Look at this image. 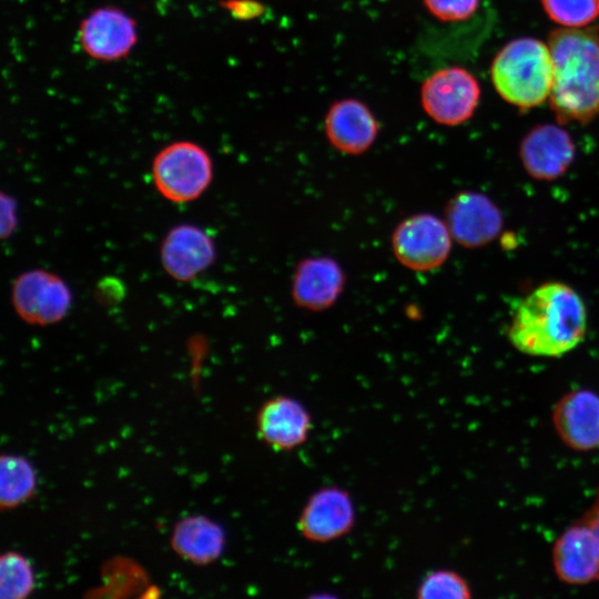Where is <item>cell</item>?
I'll return each mask as SVG.
<instances>
[{
    "label": "cell",
    "instance_id": "cell-7",
    "mask_svg": "<svg viewBox=\"0 0 599 599\" xmlns=\"http://www.w3.org/2000/svg\"><path fill=\"white\" fill-rule=\"evenodd\" d=\"M11 303L18 316L31 325H52L62 321L72 305L67 283L47 270L21 273L11 288Z\"/></svg>",
    "mask_w": 599,
    "mask_h": 599
},
{
    "label": "cell",
    "instance_id": "cell-12",
    "mask_svg": "<svg viewBox=\"0 0 599 599\" xmlns=\"http://www.w3.org/2000/svg\"><path fill=\"white\" fill-rule=\"evenodd\" d=\"M379 129L374 112L356 98L334 101L324 115V133L328 143L347 155L367 152L375 143Z\"/></svg>",
    "mask_w": 599,
    "mask_h": 599
},
{
    "label": "cell",
    "instance_id": "cell-23",
    "mask_svg": "<svg viewBox=\"0 0 599 599\" xmlns=\"http://www.w3.org/2000/svg\"><path fill=\"white\" fill-rule=\"evenodd\" d=\"M427 12L441 22H459L470 18L479 0H422Z\"/></svg>",
    "mask_w": 599,
    "mask_h": 599
},
{
    "label": "cell",
    "instance_id": "cell-4",
    "mask_svg": "<svg viewBox=\"0 0 599 599\" xmlns=\"http://www.w3.org/2000/svg\"><path fill=\"white\" fill-rule=\"evenodd\" d=\"M213 179L210 154L192 141H175L162 148L152 162V180L167 201L186 203L199 199Z\"/></svg>",
    "mask_w": 599,
    "mask_h": 599
},
{
    "label": "cell",
    "instance_id": "cell-9",
    "mask_svg": "<svg viewBox=\"0 0 599 599\" xmlns=\"http://www.w3.org/2000/svg\"><path fill=\"white\" fill-rule=\"evenodd\" d=\"M355 520L356 510L349 493L337 486H326L306 500L297 529L307 541L326 544L347 535Z\"/></svg>",
    "mask_w": 599,
    "mask_h": 599
},
{
    "label": "cell",
    "instance_id": "cell-6",
    "mask_svg": "<svg viewBox=\"0 0 599 599\" xmlns=\"http://www.w3.org/2000/svg\"><path fill=\"white\" fill-rule=\"evenodd\" d=\"M480 95L477 80L459 67L440 68L423 81L419 90L424 112L436 123L458 125L474 113Z\"/></svg>",
    "mask_w": 599,
    "mask_h": 599
},
{
    "label": "cell",
    "instance_id": "cell-18",
    "mask_svg": "<svg viewBox=\"0 0 599 599\" xmlns=\"http://www.w3.org/2000/svg\"><path fill=\"white\" fill-rule=\"evenodd\" d=\"M226 542L222 526L202 515L181 519L172 531L171 546L175 554L194 565H209L224 551Z\"/></svg>",
    "mask_w": 599,
    "mask_h": 599
},
{
    "label": "cell",
    "instance_id": "cell-15",
    "mask_svg": "<svg viewBox=\"0 0 599 599\" xmlns=\"http://www.w3.org/2000/svg\"><path fill=\"white\" fill-rule=\"evenodd\" d=\"M215 257L216 250L212 237L192 224L172 227L160 248L164 271L180 282L195 278L214 263Z\"/></svg>",
    "mask_w": 599,
    "mask_h": 599
},
{
    "label": "cell",
    "instance_id": "cell-3",
    "mask_svg": "<svg viewBox=\"0 0 599 599\" xmlns=\"http://www.w3.org/2000/svg\"><path fill=\"white\" fill-rule=\"evenodd\" d=\"M552 77L549 49L531 38L507 43L491 65V79L498 93L520 108L542 103L550 94Z\"/></svg>",
    "mask_w": 599,
    "mask_h": 599
},
{
    "label": "cell",
    "instance_id": "cell-2",
    "mask_svg": "<svg viewBox=\"0 0 599 599\" xmlns=\"http://www.w3.org/2000/svg\"><path fill=\"white\" fill-rule=\"evenodd\" d=\"M552 60L550 106L561 123H587L599 114V34L558 29L549 35Z\"/></svg>",
    "mask_w": 599,
    "mask_h": 599
},
{
    "label": "cell",
    "instance_id": "cell-17",
    "mask_svg": "<svg viewBox=\"0 0 599 599\" xmlns=\"http://www.w3.org/2000/svg\"><path fill=\"white\" fill-rule=\"evenodd\" d=\"M519 153L530 176L552 181L561 176L572 163L575 145L568 132L552 124H544L526 134Z\"/></svg>",
    "mask_w": 599,
    "mask_h": 599
},
{
    "label": "cell",
    "instance_id": "cell-1",
    "mask_svg": "<svg viewBox=\"0 0 599 599\" xmlns=\"http://www.w3.org/2000/svg\"><path fill=\"white\" fill-rule=\"evenodd\" d=\"M587 331V309L569 285L548 282L530 292L516 307L508 339L520 353L559 357L576 348Z\"/></svg>",
    "mask_w": 599,
    "mask_h": 599
},
{
    "label": "cell",
    "instance_id": "cell-24",
    "mask_svg": "<svg viewBox=\"0 0 599 599\" xmlns=\"http://www.w3.org/2000/svg\"><path fill=\"white\" fill-rule=\"evenodd\" d=\"M221 7L240 20H251L261 16L264 8L254 0H222Z\"/></svg>",
    "mask_w": 599,
    "mask_h": 599
},
{
    "label": "cell",
    "instance_id": "cell-22",
    "mask_svg": "<svg viewBox=\"0 0 599 599\" xmlns=\"http://www.w3.org/2000/svg\"><path fill=\"white\" fill-rule=\"evenodd\" d=\"M550 19L566 27H582L599 16V0H542Z\"/></svg>",
    "mask_w": 599,
    "mask_h": 599
},
{
    "label": "cell",
    "instance_id": "cell-26",
    "mask_svg": "<svg viewBox=\"0 0 599 599\" xmlns=\"http://www.w3.org/2000/svg\"><path fill=\"white\" fill-rule=\"evenodd\" d=\"M582 517L592 527L599 538V489L595 496L592 504L585 511Z\"/></svg>",
    "mask_w": 599,
    "mask_h": 599
},
{
    "label": "cell",
    "instance_id": "cell-11",
    "mask_svg": "<svg viewBox=\"0 0 599 599\" xmlns=\"http://www.w3.org/2000/svg\"><path fill=\"white\" fill-rule=\"evenodd\" d=\"M557 578L570 586L599 580V538L581 517L556 539L551 551Z\"/></svg>",
    "mask_w": 599,
    "mask_h": 599
},
{
    "label": "cell",
    "instance_id": "cell-19",
    "mask_svg": "<svg viewBox=\"0 0 599 599\" xmlns=\"http://www.w3.org/2000/svg\"><path fill=\"white\" fill-rule=\"evenodd\" d=\"M37 487V474L23 456L8 454L0 459V504L14 508L32 497Z\"/></svg>",
    "mask_w": 599,
    "mask_h": 599
},
{
    "label": "cell",
    "instance_id": "cell-13",
    "mask_svg": "<svg viewBox=\"0 0 599 599\" xmlns=\"http://www.w3.org/2000/svg\"><path fill=\"white\" fill-rule=\"evenodd\" d=\"M551 420L559 439L570 449H599V394L575 389L562 395L552 408Z\"/></svg>",
    "mask_w": 599,
    "mask_h": 599
},
{
    "label": "cell",
    "instance_id": "cell-16",
    "mask_svg": "<svg viewBox=\"0 0 599 599\" xmlns=\"http://www.w3.org/2000/svg\"><path fill=\"white\" fill-rule=\"evenodd\" d=\"M345 282L344 270L337 261L329 256H312L295 267L292 298L303 309L321 312L336 303Z\"/></svg>",
    "mask_w": 599,
    "mask_h": 599
},
{
    "label": "cell",
    "instance_id": "cell-8",
    "mask_svg": "<svg viewBox=\"0 0 599 599\" xmlns=\"http://www.w3.org/2000/svg\"><path fill=\"white\" fill-rule=\"evenodd\" d=\"M78 41L90 58L116 62L126 58L135 47L138 24L132 16L119 7H97L81 20Z\"/></svg>",
    "mask_w": 599,
    "mask_h": 599
},
{
    "label": "cell",
    "instance_id": "cell-5",
    "mask_svg": "<svg viewBox=\"0 0 599 599\" xmlns=\"http://www.w3.org/2000/svg\"><path fill=\"white\" fill-rule=\"evenodd\" d=\"M451 234L446 222L429 213L407 216L392 234V250L397 261L415 272L441 266L451 250Z\"/></svg>",
    "mask_w": 599,
    "mask_h": 599
},
{
    "label": "cell",
    "instance_id": "cell-25",
    "mask_svg": "<svg viewBox=\"0 0 599 599\" xmlns=\"http://www.w3.org/2000/svg\"><path fill=\"white\" fill-rule=\"evenodd\" d=\"M1 235L8 237L17 226L16 204L12 199L6 197L2 193L1 197Z\"/></svg>",
    "mask_w": 599,
    "mask_h": 599
},
{
    "label": "cell",
    "instance_id": "cell-21",
    "mask_svg": "<svg viewBox=\"0 0 599 599\" xmlns=\"http://www.w3.org/2000/svg\"><path fill=\"white\" fill-rule=\"evenodd\" d=\"M418 599H469L473 597L468 581L457 571L436 569L429 571L416 589Z\"/></svg>",
    "mask_w": 599,
    "mask_h": 599
},
{
    "label": "cell",
    "instance_id": "cell-20",
    "mask_svg": "<svg viewBox=\"0 0 599 599\" xmlns=\"http://www.w3.org/2000/svg\"><path fill=\"white\" fill-rule=\"evenodd\" d=\"M34 572L30 561L21 554L8 551L0 558V597L23 599L34 589Z\"/></svg>",
    "mask_w": 599,
    "mask_h": 599
},
{
    "label": "cell",
    "instance_id": "cell-14",
    "mask_svg": "<svg viewBox=\"0 0 599 599\" xmlns=\"http://www.w3.org/2000/svg\"><path fill=\"white\" fill-rule=\"evenodd\" d=\"M258 438L275 451L302 446L312 430V417L296 398L286 395L265 400L256 414Z\"/></svg>",
    "mask_w": 599,
    "mask_h": 599
},
{
    "label": "cell",
    "instance_id": "cell-10",
    "mask_svg": "<svg viewBox=\"0 0 599 599\" xmlns=\"http://www.w3.org/2000/svg\"><path fill=\"white\" fill-rule=\"evenodd\" d=\"M445 222L453 240L468 248L493 242L504 224L498 206L475 191L459 192L450 199L445 209Z\"/></svg>",
    "mask_w": 599,
    "mask_h": 599
}]
</instances>
